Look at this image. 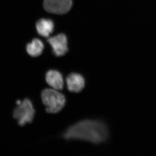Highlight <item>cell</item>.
Instances as JSON below:
<instances>
[{"mask_svg": "<svg viewBox=\"0 0 156 156\" xmlns=\"http://www.w3.org/2000/svg\"><path fill=\"white\" fill-rule=\"evenodd\" d=\"M68 89L72 92L79 93L83 90L85 86L83 77L80 74L72 73L66 80Z\"/></svg>", "mask_w": 156, "mask_h": 156, "instance_id": "8992f818", "label": "cell"}, {"mask_svg": "<svg viewBox=\"0 0 156 156\" xmlns=\"http://www.w3.org/2000/svg\"><path fill=\"white\" fill-rule=\"evenodd\" d=\"M44 9L52 14H62L67 13L71 9L72 0H44Z\"/></svg>", "mask_w": 156, "mask_h": 156, "instance_id": "277c9868", "label": "cell"}, {"mask_svg": "<svg viewBox=\"0 0 156 156\" xmlns=\"http://www.w3.org/2000/svg\"><path fill=\"white\" fill-rule=\"evenodd\" d=\"M22 101L19 100V99H18L16 101V105H19L22 102Z\"/></svg>", "mask_w": 156, "mask_h": 156, "instance_id": "30bf717a", "label": "cell"}, {"mask_svg": "<svg viewBox=\"0 0 156 156\" xmlns=\"http://www.w3.org/2000/svg\"><path fill=\"white\" fill-rule=\"evenodd\" d=\"M53 89H47L42 91L41 98L46 112L49 113H57L63 108L66 104L64 95Z\"/></svg>", "mask_w": 156, "mask_h": 156, "instance_id": "7a4b0ae2", "label": "cell"}, {"mask_svg": "<svg viewBox=\"0 0 156 156\" xmlns=\"http://www.w3.org/2000/svg\"><path fill=\"white\" fill-rule=\"evenodd\" d=\"M108 131L106 125L100 121L85 120L70 127L63 134L66 140H77L98 144L107 139Z\"/></svg>", "mask_w": 156, "mask_h": 156, "instance_id": "6da1fadb", "label": "cell"}, {"mask_svg": "<svg viewBox=\"0 0 156 156\" xmlns=\"http://www.w3.org/2000/svg\"><path fill=\"white\" fill-rule=\"evenodd\" d=\"M35 114V110L32 102L29 99L26 98L14 108L12 115L18 125L23 126L33 122Z\"/></svg>", "mask_w": 156, "mask_h": 156, "instance_id": "3957f363", "label": "cell"}, {"mask_svg": "<svg viewBox=\"0 0 156 156\" xmlns=\"http://www.w3.org/2000/svg\"><path fill=\"white\" fill-rule=\"evenodd\" d=\"M37 32L41 36L48 37L53 33L54 28V23L50 19L42 18L37 21Z\"/></svg>", "mask_w": 156, "mask_h": 156, "instance_id": "ba28073f", "label": "cell"}, {"mask_svg": "<svg viewBox=\"0 0 156 156\" xmlns=\"http://www.w3.org/2000/svg\"><path fill=\"white\" fill-rule=\"evenodd\" d=\"M48 42L52 47L53 53L55 56H63L68 50L67 39L64 34H58L55 36L49 38Z\"/></svg>", "mask_w": 156, "mask_h": 156, "instance_id": "5b68a950", "label": "cell"}, {"mask_svg": "<svg viewBox=\"0 0 156 156\" xmlns=\"http://www.w3.org/2000/svg\"><path fill=\"white\" fill-rule=\"evenodd\" d=\"M46 81L52 89L61 91L64 87L63 77L59 72L55 70L48 71L46 75Z\"/></svg>", "mask_w": 156, "mask_h": 156, "instance_id": "52a82bcc", "label": "cell"}, {"mask_svg": "<svg viewBox=\"0 0 156 156\" xmlns=\"http://www.w3.org/2000/svg\"><path fill=\"white\" fill-rule=\"evenodd\" d=\"M44 49V44L40 39L35 38L27 45L26 50L30 56L37 57L42 54Z\"/></svg>", "mask_w": 156, "mask_h": 156, "instance_id": "9c48e42d", "label": "cell"}]
</instances>
